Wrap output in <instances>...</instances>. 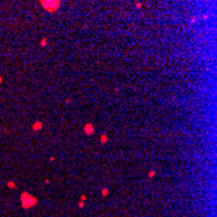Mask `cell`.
Listing matches in <instances>:
<instances>
[{
  "label": "cell",
  "instance_id": "1",
  "mask_svg": "<svg viewBox=\"0 0 217 217\" xmlns=\"http://www.w3.org/2000/svg\"><path fill=\"white\" fill-rule=\"evenodd\" d=\"M21 204L24 208H31V207H34L35 204H37V198L30 195L29 192H22L21 194Z\"/></svg>",
  "mask_w": 217,
  "mask_h": 217
},
{
  "label": "cell",
  "instance_id": "2",
  "mask_svg": "<svg viewBox=\"0 0 217 217\" xmlns=\"http://www.w3.org/2000/svg\"><path fill=\"white\" fill-rule=\"evenodd\" d=\"M40 4H42L43 9H46L48 13H53V12H56L57 9L60 8V1L59 0H42L40 1Z\"/></svg>",
  "mask_w": 217,
  "mask_h": 217
},
{
  "label": "cell",
  "instance_id": "3",
  "mask_svg": "<svg viewBox=\"0 0 217 217\" xmlns=\"http://www.w3.org/2000/svg\"><path fill=\"white\" fill-rule=\"evenodd\" d=\"M83 131H85L86 135H92V134H94V131H95V126H94V124H92V122H87V124H85V126H83Z\"/></svg>",
  "mask_w": 217,
  "mask_h": 217
},
{
  "label": "cell",
  "instance_id": "4",
  "mask_svg": "<svg viewBox=\"0 0 217 217\" xmlns=\"http://www.w3.org/2000/svg\"><path fill=\"white\" fill-rule=\"evenodd\" d=\"M40 129H43V122L42 121H35L33 124V131H39Z\"/></svg>",
  "mask_w": 217,
  "mask_h": 217
},
{
  "label": "cell",
  "instance_id": "5",
  "mask_svg": "<svg viewBox=\"0 0 217 217\" xmlns=\"http://www.w3.org/2000/svg\"><path fill=\"white\" fill-rule=\"evenodd\" d=\"M107 140H108V136H107V134H101L100 135V143L101 144H104V143H107Z\"/></svg>",
  "mask_w": 217,
  "mask_h": 217
},
{
  "label": "cell",
  "instance_id": "6",
  "mask_svg": "<svg viewBox=\"0 0 217 217\" xmlns=\"http://www.w3.org/2000/svg\"><path fill=\"white\" fill-rule=\"evenodd\" d=\"M7 185H8V187H11V189H16V183L13 182V181H9Z\"/></svg>",
  "mask_w": 217,
  "mask_h": 217
},
{
  "label": "cell",
  "instance_id": "7",
  "mask_svg": "<svg viewBox=\"0 0 217 217\" xmlns=\"http://www.w3.org/2000/svg\"><path fill=\"white\" fill-rule=\"evenodd\" d=\"M46 44H47V38H43V39L40 40V46H42V47H44V46H46Z\"/></svg>",
  "mask_w": 217,
  "mask_h": 217
},
{
  "label": "cell",
  "instance_id": "8",
  "mask_svg": "<svg viewBox=\"0 0 217 217\" xmlns=\"http://www.w3.org/2000/svg\"><path fill=\"white\" fill-rule=\"evenodd\" d=\"M101 195H103V196H107V195H108V189H103V190H101Z\"/></svg>",
  "mask_w": 217,
  "mask_h": 217
},
{
  "label": "cell",
  "instance_id": "9",
  "mask_svg": "<svg viewBox=\"0 0 217 217\" xmlns=\"http://www.w3.org/2000/svg\"><path fill=\"white\" fill-rule=\"evenodd\" d=\"M155 173H156L155 170H151V172H149V173H148V177H149V178H152V177H154V175H155Z\"/></svg>",
  "mask_w": 217,
  "mask_h": 217
},
{
  "label": "cell",
  "instance_id": "10",
  "mask_svg": "<svg viewBox=\"0 0 217 217\" xmlns=\"http://www.w3.org/2000/svg\"><path fill=\"white\" fill-rule=\"evenodd\" d=\"M85 200H86V196H85V195H82V196H81V202H82V203H83V202H85Z\"/></svg>",
  "mask_w": 217,
  "mask_h": 217
},
{
  "label": "cell",
  "instance_id": "11",
  "mask_svg": "<svg viewBox=\"0 0 217 217\" xmlns=\"http://www.w3.org/2000/svg\"><path fill=\"white\" fill-rule=\"evenodd\" d=\"M135 7H136V8H140V7H142V3H136Z\"/></svg>",
  "mask_w": 217,
  "mask_h": 217
},
{
  "label": "cell",
  "instance_id": "12",
  "mask_svg": "<svg viewBox=\"0 0 217 217\" xmlns=\"http://www.w3.org/2000/svg\"><path fill=\"white\" fill-rule=\"evenodd\" d=\"M1 82H3V78H1V75H0V85H1Z\"/></svg>",
  "mask_w": 217,
  "mask_h": 217
}]
</instances>
